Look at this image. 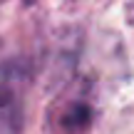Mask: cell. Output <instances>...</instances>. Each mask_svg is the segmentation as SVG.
Masks as SVG:
<instances>
[{
  "instance_id": "obj_1",
  "label": "cell",
  "mask_w": 134,
  "mask_h": 134,
  "mask_svg": "<svg viewBox=\"0 0 134 134\" xmlns=\"http://www.w3.org/2000/svg\"><path fill=\"white\" fill-rule=\"evenodd\" d=\"M20 82L23 75L18 65H5L0 70V134H15L20 124Z\"/></svg>"
},
{
  "instance_id": "obj_2",
  "label": "cell",
  "mask_w": 134,
  "mask_h": 134,
  "mask_svg": "<svg viewBox=\"0 0 134 134\" xmlns=\"http://www.w3.org/2000/svg\"><path fill=\"white\" fill-rule=\"evenodd\" d=\"M55 134H82L87 127L92 124V107L87 99H65L62 104L57 102V107L50 114Z\"/></svg>"
}]
</instances>
